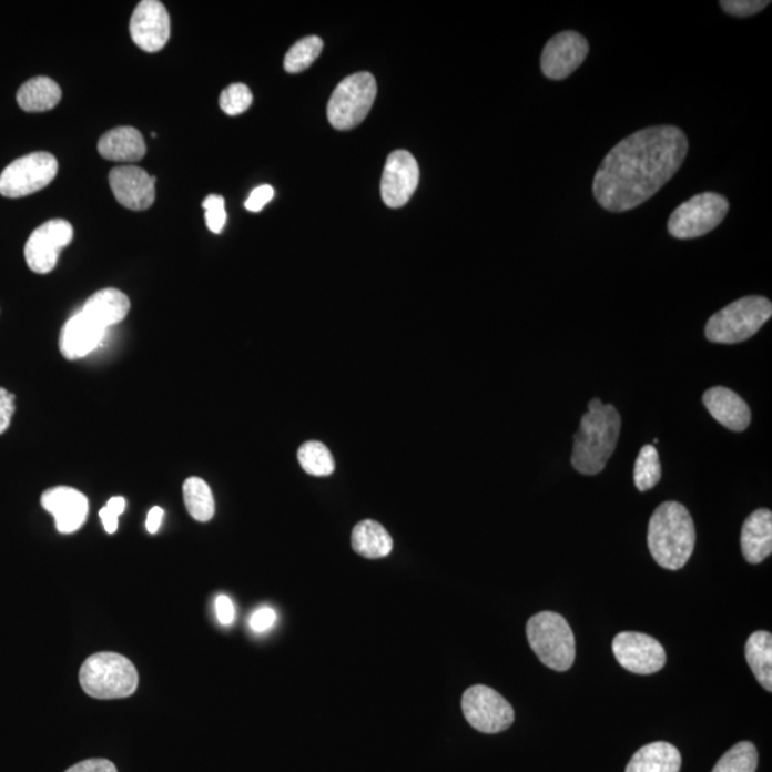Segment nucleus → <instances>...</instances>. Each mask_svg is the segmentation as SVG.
<instances>
[{
	"instance_id": "32",
	"label": "nucleus",
	"mask_w": 772,
	"mask_h": 772,
	"mask_svg": "<svg viewBox=\"0 0 772 772\" xmlns=\"http://www.w3.org/2000/svg\"><path fill=\"white\" fill-rule=\"evenodd\" d=\"M252 101H254V95H252L251 89L244 83H234L221 93L220 105L226 115L236 116L246 112L251 108Z\"/></svg>"
},
{
	"instance_id": "10",
	"label": "nucleus",
	"mask_w": 772,
	"mask_h": 772,
	"mask_svg": "<svg viewBox=\"0 0 772 772\" xmlns=\"http://www.w3.org/2000/svg\"><path fill=\"white\" fill-rule=\"evenodd\" d=\"M463 712L469 725L484 734L508 730L515 720L512 705L487 685H474L464 692Z\"/></svg>"
},
{
	"instance_id": "15",
	"label": "nucleus",
	"mask_w": 772,
	"mask_h": 772,
	"mask_svg": "<svg viewBox=\"0 0 772 772\" xmlns=\"http://www.w3.org/2000/svg\"><path fill=\"white\" fill-rule=\"evenodd\" d=\"M132 41L148 53L160 52L171 37V19L160 0H143L131 18Z\"/></svg>"
},
{
	"instance_id": "7",
	"label": "nucleus",
	"mask_w": 772,
	"mask_h": 772,
	"mask_svg": "<svg viewBox=\"0 0 772 772\" xmlns=\"http://www.w3.org/2000/svg\"><path fill=\"white\" fill-rule=\"evenodd\" d=\"M376 92L375 78L368 72L345 78L329 99L326 113L331 125L338 131H349L360 125L374 106Z\"/></svg>"
},
{
	"instance_id": "27",
	"label": "nucleus",
	"mask_w": 772,
	"mask_h": 772,
	"mask_svg": "<svg viewBox=\"0 0 772 772\" xmlns=\"http://www.w3.org/2000/svg\"><path fill=\"white\" fill-rule=\"evenodd\" d=\"M183 499L187 512L200 522H207L215 515V499L204 479L192 477L183 484Z\"/></svg>"
},
{
	"instance_id": "36",
	"label": "nucleus",
	"mask_w": 772,
	"mask_h": 772,
	"mask_svg": "<svg viewBox=\"0 0 772 772\" xmlns=\"http://www.w3.org/2000/svg\"><path fill=\"white\" fill-rule=\"evenodd\" d=\"M275 622L276 612L270 607L260 608L250 618L251 630L257 633L270 631Z\"/></svg>"
},
{
	"instance_id": "18",
	"label": "nucleus",
	"mask_w": 772,
	"mask_h": 772,
	"mask_svg": "<svg viewBox=\"0 0 772 772\" xmlns=\"http://www.w3.org/2000/svg\"><path fill=\"white\" fill-rule=\"evenodd\" d=\"M702 403L712 418L722 427L734 430V433H742L750 427L751 409L734 390L724 388V386H714V388L707 390L702 397Z\"/></svg>"
},
{
	"instance_id": "33",
	"label": "nucleus",
	"mask_w": 772,
	"mask_h": 772,
	"mask_svg": "<svg viewBox=\"0 0 772 772\" xmlns=\"http://www.w3.org/2000/svg\"><path fill=\"white\" fill-rule=\"evenodd\" d=\"M205 210L206 225L214 234H221L226 224L225 200L221 195H210L202 204Z\"/></svg>"
},
{
	"instance_id": "5",
	"label": "nucleus",
	"mask_w": 772,
	"mask_h": 772,
	"mask_svg": "<svg viewBox=\"0 0 772 772\" xmlns=\"http://www.w3.org/2000/svg\"><path fill=\"white\" fill-rule=\"evenodd\" d=\"M771 301L764 296H745L727 305L707 322L705 336L714 344H740L750 339L770 321Z\"/></svg>"
},
{
	"instance_id": "6",
	"label": "nucleus",
	"mask_w": 772,
	"mask_h": 772,
	"mask_svg": "<svg viewBox=\"0 0 772 772\" xmlns=\"http://www.w3.org/2000/svg\"><path fill=\"white\" fill-rule=\"evenodd\" d=\"M527 637L532 651L544 666L553 671H568L576 661V638L566 618L544 611L527 623Z\"/></svg>"
},
{
	"instance_id": "26",
	"label": "nucleus",
	"mask_w": 772,
	"mask_h": 772,
	"mask_svg": "<svg viewBox=\"0 0 772 772\" xmlns=\"http://www.w3.org/2000/svg\"><path fill=\"white\" fill-rule=\"evenodd\" d=\"M746 662L754 672L756 680L772 691V636L769 631L752 633L745 646Z\"/></svg>"
},
{
	"instance_id": "4",
	"label": "nucleus",
	"mask_w": 772,
	"mask_h": 772,
	"mask_svg": "<svg viewBox=\"0 0 772 772\" xmlns=\"http://www.w3.org/2000/svg\"><path fill=\"white\" fill-rule=\"evenodd\" d=\"M79 681L89 697L119 700L136 691L140 676L126 657L116 652H99L83 662Z\"/></svg>"
},
{
	"instance_id": "22",
	"label": "nucleus",
	"mask_w": 772,
	"mask_h": 772,
	"mask_svg": "<svg viewBox=\"0 0 772 772\" xmlns=\"http://www.w3.org/2000/svg\"><path fill=\"white\" fill-rule=\"evenodd\" d=\"M680 751L670 742H651L633 754L626 772H680Z\"/></svg>"
},
{
	"instance_id": "24",
	"label": "nucleus",
	"mask_w": 772,
	"mask_h": 772,
	"mask_svg": "<svg viewBox=\"0 0 772 772\" xmlns=\"http://www.w3.org/2000/svg\"><path fill=\"white\" fill-rule=\"evenodd\" d=\"M351 544L356 553L369 559L389 556L394 548V541L388 531L373 519H365L354 528Z\"/></svg>"
},
{
	"instance_id": "2",
	"label": "nucleus",
	"mask_w": 772,
	"mask_h": 772,
	"mask_svg": "<svg viewBox=\"0 0 772 772\" xmlns=\"http://www.w3.org/2000/svg\"><path fill=\"white\" fill-rule=\"evenodd\" d=\"M695 527L684 505L661 504L648 527V548L658 566L678 571L687 566L695 548Z\"/></svg>"
},
{
	"instance_id": "40",
	"label": "nucleus",
	"mask_w": 772,
	"mask_h": 772,
	"mask_svg": "<svg viewBox=\"0 0 772 772\" xmlns=\"http://www.w3.org/2000/svg\"><path fill=\"white\" fill-rule=\"evenodd\" d=\"M99 517H101L103 527H105V531L108 534L116 532L119 518V515L116 512H113L111 511V509L105 507L101 509V512H99Z\"/></svg>"
},
{
	"instance_id": "30",
	"label": "nucleus",
	"mask_w": 772,
	"mask_h": 772,
	"mask_svg": "<svg viewBox=\"0 0 772 772\" xmlns=\"http://www.w3.org/2000/svg\"><path fill=\"white\" fill-rule=\"evenodd\" d=\"M756 765H759V752L754 744L742 741L721 756L712 772H755Z\"/></svg>"
},
{
	"instance_id": "42",
	"label": "nucleus",
	"mask_w": 772,
	"mask_h": 772,
	"mask_svg": "<svg viewBox=\"0 0 772 772\" xmlns=\"http://www.w3.org/2000/svg\"><path fill=\"white\" fill-rule=\"evenodd\" d=\"M106 507L111 509V511L121 515L123 511H125L126 502L122 497H113L109 499Z\"/></svg>"
},
{
	"instance_id": "14",
	"label": "nucleus",
	"mask_w": 772,
	"mask_h": 772,
	"mask_svg": "<svg viewBox=\"0 0 772 772\" xmlns=\"http://www.w3.org/2000/svg\"><path fill=\"white\" fill-rule=\"evenodd\" d=\"M419 183V166L417 160L407 151H395L386 160L380 195L386 206L400 207L407 205Z\"/></svg>"
},
{
	"instance_id": "8",
	"label": "nucleus",
	"mask_w": 772,
	"mask_h": 772,
	"mask_svg": "<svg viewBox=\"0 0 772 772\" xmlns=\"http://www.w3.org/2000/svg\"><path fill=\"white\" fill-rule=\"evenodd\" d=\"M730 211V202L715 192L692 196L672 212L668 220V232L677 240H695L721 225Z\"/></svg>"
},
{
	"instance_id": "38",
	"label": "nucleus",
	"mask_w": 772,
	"mask_h": 772,
	"mask_svg": "<svg viewBox=\"0 0 772 772\" xmlns=\"http://www.w3.org/2000/svg\"><path fill=\"white\" fill-rule=\"evenodd\" d=\"M64 772H118L115 764L105 759H92L79 762Z\"/></svg>"
},
{
	"instance_id": "1",
	"label": "nucleus",
	"mask_w": 772,
	"mask_h": 772,
	"mask_svg": "<svg viewBox=\"0 0 772 772\" xmlns=\"http://www.w3.org/2000/svg\"><path fill=\"white\" fill-rule=\"evenodd\" d=\"M688 148L685 133L677 126L633 132L603 158L593 176V197L610 212L636 210L676 176Z\"/></svg>"
},
{
	"instance_id": "29",
	"label": "nucleus",
	"mask_w": 772,
	"mask_h": 772,
	"mask_svg": "<svg viewBox=\"0 0 772 772\" xmlns=\"http://www.w3.org/2000/svg\"><path fill=\"white\" fill-rule=\"evenodd\" d=\"M298 459L304 471L314 477H328L335 469L333 454L318 440H309L302 445Z\"/></svg>"
},
{
	"instance_id": "23",
	"label": "nucleus",
	"mask_w": 772,
	"mask_h": 772,
	"mask_svg": "<svg viewBox=\"0 0 772 772\" xmlns=\"http://www.w3.org/2000/svg\"><path fill=\"white\" fill-rule=\"evenodd\" d=\"M131 302L123 292L102 290L95 292L83 305V314L98 322L103 328L116 325L126 318Z\"/></svg>"
},
{
	"instance_id": "3",
	"label": "nucleus",
	"mask_w": 772,
	"mask_h": 772,
	"mask_svg": "<svg viewBox=\"0 0 772 772\" xmlns=\"http://www.w3.org/2000/svg\"><path fill=\"white\" fill-rule=\"evenodd\" d=\"M620 433L621 417L612 405H603L597 413L583 415L573 437V469L583 475L602 473L616 453Z\"/></svg>"
},
{
	"instance_id": "41",
	"label": "nucleus",
	"mask_w": 772,
	"mask_h": 772,
	"mask_svg": "<svg viewBox=\"0 0 772 772\" xmlns=\"http://www.w3.org/2000/svg\"><path fill=\"white\" fill-rule=\"evenodd\" d=\"M163 519V509L160 507L152 508L146 518V529L150 534H156L160 531V527Z\"/></svg>"
},
{
	"instance_id": "28",
	"label": "nucleus",
	"mask_w": 772,
	"mask_h": 772,
	"mask_svg": "<svg viewBox=\"0 0 772 772\" xmlns=\"http://www.w3.org/2000/svg\"><path fill=\"white\" fill-rule=\"evenodd\" d=\"M661 477L662 469L657 449L652 445H646L638 454L636 467H633V482L638 491H650L661 481Z\"/></svg>"
},
{
	"instance_id": "13",
	"label": "nucleus",
	"mask_w": 772,
	"mask_h": 772,
	"mask_svg": "<svg viewBox=\"0 0 772 772\" xmlns=\"http://www.w3.org/2000/svg\"><path fill=\"white\" fill-rule=\"evenodd\" d=\"M590 44L581 33L566 31L549 39L541 54V71L551 81L572 75L586 61Z\"/></svg>"
},
{
	"instance_id": "37",
	"label": "nucleus",
	"mask_w": 772,
	"mask_h": 772,
	"mask_svg": "<svg viewBox=\"0 0 772 772\" xmlns=\"http://www.w3.org/2000/svg\"><path fill=\"white\" fill-rule=\"evenodd\" d=\"M14 414V395L4 388H0V435L11 425Z\"/></svg>"
},
{
	"instance_id": "17",
	"label": "nucleus",
	"mask_w": 772,
	"mask_h": 772,
	"mask_svg": "<svg viewBox=\"0 0 772 772\" xmlns=\"http://www.w3.org/2000/svg\"><path fill=\"white\" fill-rule=\"evenodd\" d=\"M41 504L53 515L59 532L72 534L85 524L89 512L88 498L75 488L57 487L44 491Z\"/></svg>"
},
{
	"instance_id": "43",
	"label": "nucleus",
	"mask_w": 772,
	"mask_h": 772,
	"mask_svg": "<svg viewBox=\"0 0 772 772\" xmlns=\"http://www.w3.org/2000/svg\"><path fill=\"white\" fill-rule=\"evenodd\" d=\"M602 407V400L593 398L590 400V404H588V413H597V410H600Z\"/></svg>"
},
{
	"instance_id": "31",
	"label": "nucleus",
	"mask_w": 772,
	"mask_h": 772,
	"mask_svg": "<svg viewBox=\"0 0 772 772\" xmlns=\"http://www.w3.org/2000/svg\"><path fill=\"white\" fill-rule=\"evenodd\" d=\"M324 42L318 37H308L296 42L286 53L284 67L288 73H299L308 69L319 58Z\"/></svg>"
},
{
	"instance_id": "9",
	"label": "nucleus",
	"mask_w": 772,
	"mask_h": 772,
	"mask_svg": "<svg viewBox=\"0 0 772 772\" xmlns=\"http://www.w3.org/2000/svg\"><path fill=\"white\" fill-rule=\"evenodd\" d=\"M57 158L48 152L29 153L0 173V195L23 197L43 190L58 175Z\"/></svg>"
},
{
	"instance_id": "20",
	"label": "nucleus",
	"mask_w": 772,
	"mask_h": 772,
	"mask_svg": "<svg viewBox=\"0 0 772 772\" xmlns=\"http://www.w3.org/2000/svg\"><path fill=\"white\" fill-rule=\"evenodd\" d=\"M742 556L750 563H761L772 552V514L761 508L745 519L741 531Z\"/></svg>"
},
{
	"instance_id": "25",
	"label": "nucleus",
	"mask_w": 772,
	"mask_h": 772,
	"mask_svg": "<svg viewBox=\"0 0 772 772\" xmlns=\"http://www.w3.org/2000/svg\"><path fill=\"white\" fill-rule=\"evenodd\" d=\"M17 99L24 112H47L61 102L62 91L53 79L38 77L23 83Z\"/></svg>"
},
{
	"instance_id": "11",
	"label": "nucleus",
	"mask_w": 772,
	"mask_h": 772,
	"mask_svg": "<svg viewBox=\"0 0 772 772\" xmlns=\"http://www.w3.org/2000/svg\"><path fill=\"white\" fill-rule=\"evenodd\" d=\"M612 651L617 661L633 674H656L667 662L664 647L642 632L618 633L612 641Z\"/></svg>"
},
{
	"instance_id": "19",
	"label": "nucleus",
	"mask_w": 772,
	"mask_h": 772,
	"mask_svg": "<svg viewBox=\"0 0 772 772\" xmlns=\"http://www.w3.org/2000/svg\"><path fill=\"white\" fill-rule=\"evenodd\" d=\"M105 333L106 329L103 326L81 311L63 326L61 339H59L61 353L64 358L71 360L83 358L101 345Z\"/></svg>"
},
{
	"instance_id": "34",
	"label": "nucleus",
	"mask_w": 772,
	"mask_h": 772,
	"mask_svg": "<svg viewBox=\"0 0 772 772\" xmlns=\"http://www.w3.org/2000/svg\"><path fill=\"white\" fill-rule=\"evenodd\" d=\"M771 2L769 0H722V11L735 18H749L764 11Z\"/></svg>"
},
{
	"instance_id": "39",
	"label": "nucleus",
	"mask_w": 772,
	"mask_h": 772,
	"mask_svg": "<svg viewBox=\"0 0 772 772\" xmlns=\"http://www.w3.org/2000/svg\"><path fill=\"white\" fill-rule=\"evenodd\" d=\"M215 611L217 620L222 626L230 627L235 621V606L230 597L220 596L215 601Z\"/></svg>"
},
{
	"instance_id": "21",
	"label": "nucleus",
	"mask_w": 772,
	"mask_h": 772,
	"mask_svg": "<svg viewBox=\"0 0 772 772\" xmlns=\"http://www.w3.org/2000/svg\"><path fill=\"white\" fill-rule=\"evenodd\" d=\"M98 151L108 161L138 162L145 156L146 145L138 129L121 126L112 129L101 138Z\"/></svg>"
},
{
	"instance_id": "35",
	"label": "nucleus",
	"mask_w": 772,
	"mask_h": 772,
	"mask_svg": "<svg viewBox=\"0 0 772 772\" xmlns=\"http://www.w3.org/2000/svg\"><path fill=\"white\" fill-rule=\"evenodd\" d=\"M274 195V187L270 185L257 186L256 190L252 191L250 197H247L245 207L250 212H261L266 204H270Z\"/></svg>"
},
{
	"instance_id": "12",
	"label": "nucleus",
	"mask_w": 772,
	"mask_h": 772,
	"mask_svg": "<svg viewBox=\"0 0 772 772\" xmlns=\"http://www.w3.org/2000/svg\"><path fill=\"white\" fill-rule=\"evenodd\" d=\"M72 240L73 227L68 221L44 222L33 231L24 246V260L29 268L37 274H49L57 266L63 247L71 244Z\"/></svg>"
},
{
	"instance_id": "16",
	"label": "nucleus",
	"mask_w": 772,
	"mask_h": 772,
	"mask_svg": "<svg viewBox=\"0 0 772 772\" xmlns=\"http://www.w3.org/2000/svg\"><path fill=\"white\" fill-rule=\"evenodd\" d=\"M155 183L156 177L138 166H116L109 173V185L116 201L132 211H145L153 205Z\"/></svg>"
}]
</instances>
